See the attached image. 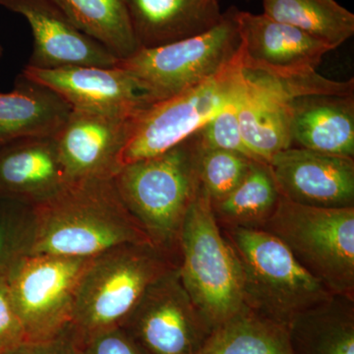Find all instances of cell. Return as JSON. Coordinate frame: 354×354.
I'll return each mask as SVG.
<instances>
[{
  "instance_id": "2e32d148",
  "label": "cell",
  "mask_w": 354,
  "mask_h": 354,
  "mask_svg": "<svg viewBox=\"0 0 354 354\" xmlns=\"http://www.w3.org/2000/svg\"><path fill=\"white\" fill-rule=\"evenodd\" d=\"M67 183L55 136L16 139L0 146L1 199L34 206Z\"/></svg>"
},
{
  "instance_id": "ffe728a7",
  "label": "cell",
  "mask_w": 354,
  "mask_h": 354,
  "mask_svg": "<svg viewBox=\"0 0 354 354\" xmlns=\"http://www.w3.org/2000/svg\"><path fill=\"white\" fill-rule=\"evenodd\" d=\"M71 109L57 93L21 74L11 92L0 93V141L55 136Z\"/></svg>"
},
{
  "instance_id": "ba28073f",
  "label": "cell",
  "mask_w": 354,
  "mask_h": 354,
  "mask_svg": "<svg viewBox=\"0 0 354 354\" xmlns=\"http://www.w3.org/2000/svg\"><path fill=\"white\" fill-rule=\"evenodd\" d=\"M244 71L239 55L213 78L169 99L149 104L134 121L120 158L122 165L155 157L189 138L241 95Z\"/></svg>"
},
{
  "instance_id": "9a60e30c",
  "label": "cell",
  "mask_w": 354,
  "mask_h": 354,
  "mask_svg": "<svg viewBox=\"0 0 354 354\" xmlns=\"http://www.w3.org/2000/svg\"><path fill=\"white\" fill-rule=\"evenodd\" d=\"M22 74L57 93L72 109L130 116L150 104L131 76L118 65H76L55 69L26 66Z\"/></svg>"
},
{
  "instance_id": "4316f807",
  "label": "cell",
  "mask_w": 354,
  "mask_h": 354,
  "mask_svg": "<svg viewBox=\"0 0 354 354\" xmlns=\"http://www.w3.org/2000/svg\"><path fill=\"white\" fill-rule=\"evenodd\" d=\"M253 162L255 160L241 153L203 148L199 165L200 181L212 205L221 201L239 186Z\"/></svg>"
},
{
  "instance_id": "f1b7e54d",
  "label": "cell",
  "mask_w": 354,
  "mask_h": 354,
  "mask_svg": "<svg viewBox=\"0 0 354 354\" xmlns=\"http://www.w3.org/2000/svg\"><path fill=\"white\" fill-rule=\"evenodd\" d=\"M26 342L24 328L17 315L6 277H0V351Z\"/></svg>"
},
{
  "instance_id": "5b68a950",
  "label": "cell",
  "mask_w": 354,
  "mask_h": 354,
  "mask_svg": "<svg viewBox=\"0 0 354 354\" xmlns=\"http://www.w3.org/2000/svg\"><path fill=\"white\" fill-rule=\"evenodd\" d=\"M178 271L209 330L244 306L241 266L202 185L181 228Z\"/></svg>"
},
{
  "instance_id": "d6a6232c",
  "label": "cell",
  "mask_w": 354,
  "mask_h": 354,
  "mask_svg": "<svg viewBox=\"0 0 354 354\" xmlns=\"http://www.w3.org/2000/svg\"><path fill=\"white\" fill-rule=\"evenodd\" d=\"M2 144H4L3 142L0 141V146H1Z\"/></svg>"
},
{
  "instance_id": "3957f363",
  "label": "cell",
  "mask_w": 354,
  "mask_h": 354,
  "mask_svg": "<svg viewBox=\"0 0 354 354\" xmlns=\"http://www.w3.org/2000/svg\"><path fill=\"white\" fill-rule=\"evenodd\" d=\"M177 266L149 242L121 244L94 256L77 288L66 332L80 344L121 327L149 286Z\"/></svg>"
},
{
  "instance_id": "44dd1931",
  "label": "cell",
  "mask_w": 354,
  "mask_h": 354,
  "mask_svg": "<svg viewBox=\"0 0 354 354\" xmlns=\"http://www.w3.org/2000/svg\"><path fill=\"white\" fill-rule=\"evenodd\" d=\"M293 354H354V298L332 295L288 325Z\"/></svg>"
},
{
  "instance_id": "7c38bea8",
  "label": "cell",
  "mask_w": 354,
  "mask_h": 354,
  "mask_svg": "<svg viewBox=\"0 0 354 354\" xmlns=\"http://www.w3.org/2000/svg\"><path fill=\"white\" fill-rule=\"evenodd\" d=\"M138 113L113 115L72 109L55 136L68 183L114 177Z\"/></svg>"
},
{
  "instance_id": "484cf974",
  "label": "cell",
  "mask_w": 354,
  "mask_h": 354,
  "mask_svg": "<svg viewBox=\"0 0 354 354\" xmlns=\"http://www.w3.org/2000/svg\"><path fill=\"white\" fill-rule=\"evenodd\" d=\"M34 232L32 205L0 198V277L30 255Z\"/></svg>"
},
{
  "instance_id": "9c48e42d",
  "label": "cell",
  "mask_w": 354,
  "mask_h": 354,
  "mask_svg": "<svg viewBox=\"0 0 354 354\" xmlns=\"http://www.w3.org/2000/svg\"><path fill=\"white\" fill-rule=\"evenodd\" d=\"M93 257L34 254L6 276L26 342L53 339L68 328L77 288Z\"/></svg>"
},
{
  "instance_id": "1f68e13d",
  "label": "cell",
  "mask_w": 354,
  "mask_h": 354,
  "mask_svg": "<svg viewBox=\"0 0 354 354\" xmlns=\"http://www.w3.org/2000/svg\"><path fill=\"white\" fill-rule=\"evenodd\" d=\"M2 55H3V48H2L1 44H0V58H1Z\"/></svg>"
},
{
  "instance_id": "8992f818",
  "label": "cell",
  "mask_w": 354,
  "mask_h": 354,
  "mask_svg": "<svg viewBox=\"0 0 354 354\" xmlns=\"http://www.w3.org/2000/svg\"><path fill=\"white\" fill-rule=\"evenodd\" d=\"M263 230L332 295L354 298V207L317 208L281 196Z\"/></svg>"
},
{
  "instance_id": "cb8c5ba5",
  "label": "cell",
  "mask_w": 354,
  "mask_h": 354,
  "mask_svg": "<svg viewBox=\"0 0 354 354\" xmlns=\"http://www.w3.org/2000/svg\"><path fill=\"white\" fill-rule=\"evenodd\" d=\"M281 194L265 162H253L243 180L227 196L212 205L218 227L263 230L278 206Z\"/></svg>"
},
{
  "instance_id": "7402d4cb",
  "label": "cell",
  "mask_w": 354,
  "mask_h": 354,
  "mask_svg": "<svg viewBox=\"0 0 354 354\" xmlns=\"http://www.w3.org/2000/svg\"><path fill=\"white\" fill-rule=\"evenodd\" d=\"M197 354H293L288 326L244 305L212 330Z\"/></svg>"
},
{
  "instance_id": "5bb4252c",
  "label": "cell",
  "mask_w": 354,
  "mask_h": 354,
  "mask_svg": "<svg viewBox=\"0 0 354 354\" xmlns=\"http://www.w3.org/2000/svg\"><path fill=\"white\" fill-rule=\"evenodd\" d=\"M0 6L20 14L31 27L32 51L27 66L113 67L120 62L104 46L81 32L53 0H0Z\"/></svg>"
},
{
  "instance_id": "6da1fadb",
  "label": "cell",
  "mask_w": 354,
  "mask_h": 354,
  "mask_svg": "<svg viewBox=\"0 0 354 354\" xmlns=\"http://www.w3.org/2000/svg\"><path fill=\"white\" fill-rule=\"evenodd\" d=\"M30 255L94 257L113 247L149 242L116 189L113 177L71 181L32 206Z\"/></svg>"
},
{
  "instance_id": "277c9868",
  "label": "cell",
  "mask_w": 354,
  "mask_h": 354,
  "mask_svg": "<svg viewBox=\"0 0 354 354\" xmlns=\"http://www.w3.org/2000/svg\"><path fill=\"white\" fill-rule=\"evenodd\" d=\"M221 232L241 266L243 304L256 313L288 326L332 295L266 230L234 227Z\"/></svg>"
},
{
  "instance_id": "4dcf8cb0",
  "label": "cell",
  "mask_w": 354,
  "mask_h": 354,
  "mask_svg": "<svg viewBox=\"0 0 354 354\" xmlns=\"http://www.w3.org/2000/svg\"><path fill=\"white\" fill-rule=\"evenodd\" d=\"M0 354H82V351L65 330L53 339L25 342L12 348L0 351Z\"/></svg>"
},
{
  "instance_id": "30bf717a",
  "label": "cell",
  "mask_w": 354,
  "mask_h": 354,
  "mask_svg": "<svg viewBox=\"0 0 354 354\" xmlns=\"http://www.w3.org/2000/svg\"><path fill=\"white\" fill-rule=\"evenodd\" d=\"M120 328L144 354H197L211 333L183 285L178 266L149 286Z\"/></svg>"
},
{
  "instance_id": "83f0119b",
  "label": "cell",
  "mask_w": 354,
  "mask_h": 354,
  "mask_svg": "<svg viewBox=\"0 0 354 354\" xmlns=\"http://www.w3.org/2000/svg\"><path fill=\"white\" fill-rule=\"evenodd\" d=\"M239 97L214 115L201 129L198 130V134L203 148L230 151L258 162L242 137L237 115Z\"/></svg>"
},
{
  "instance_id": "8fae6325",
  "label": "cell",
  "mask_w": 354,
  "mask_h": 354,
  "mask_svg": "<svg viewBox=\"0 0 354 354\" xmlns=\"http://www.w3.org/2000/svg\"><path fill=\"white\" fill-rule=\"evenodd\" d=\"M239 55L242 69L274 79L304 78L317 73L323 57L333 50L297 28L265 14L237 10Z\"/></svg>"
},
{
  "instance_id": "7a4b0ae2",
  "label": "cell",
  "mask_w": 354,
  "mask_h": 354,
  "mask_svg": "<svg viewBox=\"0 0 354 354\" xmlns=\"http://www.w3.org/2000/svg\"><path fill=\"white\" fill-rule=\"evenodd\" d=\"M203 147L198 131L167 152L122 165L118 194L153 246L179 263V239L200 188Z\"/></svg>"
},
{
  "instance_id": "d4e9b609",
  "label": "cell",
  "mask_w": 354,
  "mask_h": 354,
  "mask_svg": "<svg viewBox=\"0 0 354 354\" xmlns=\"http://www.w3.org/2000/svg\"><path fill=\"white\" fill-rule=\"evenodd\" d=\"M266 16L297 28L333 50L354 35V14L337 0H263Z\"/></svg>"
},
{
  "instance_id": "d6986e66",
  "label": "cell",
  "mask_w": 354,
  "mask_h": 354,
  "mask_svg": "<svg viewBox=\"0 0 354 354\" xmlns=\"http://www.w3.org/2000/svg\"><path fill=\"white\" fill-rule=\"evenodd\" d=\"M290 130L292 146L353 158V95L295 97L290 102Z\"/></svg>"
},
{
  "instance_id": "603a6c76",
  "label": "cell",
  "mask_w": 354,
  "mask_h": 354,
  "mask_svg": "<svg viewBox=\"0 0 354 354\" xmlns=\"http://www.w3.org/2000/svg\"><path fill=\"white\" fill-rule=\"evenodd\" d=\"M84 34L111 51L118 59L140 50L125 0H53Z\"/></svg>"
},
{
  "instance_id": "ac0fdd59",
  "label": "cell",
  "mask_w": 354,
  "mask_h": 354,
  "mask_svg": "<svg viewBox=\"0 0 354 354\" xmlns=\"http://www.w3.org/2000/svg\"><path fill=\"white\" fill-rule=\"evenodd\" d=\"M141 48H155L209 31L223 19L218 0H125Z\"/></svg>"
},
{
  "instance_id": "e0dca14e",
  "label": "cell",
  "mask_w": 354,
  "mask_h": 354,
  "mask_svg": "<svg viewBox=\"0 0 354 354\" xmlns=\"http://www.w3.org/2000/svg\"><path fill=\"white\" fill-rule=\"evenodd\" d=\"M274 79L244 71V85L237 101L242 137L256 160L269 164L277 153L292 147L290 102Z\"/></svg>"
},
{
  "instance_id": "4fadbf2b",
  "label": "cell",
  "mask_w": 354,
  "mask_h": 354,
  "mask_svg": "<svg viewBox=\"0 0 354 354\" xmlns=\"http://www.w3.org/2000/svg\"><path fill=\"white\" fill-rule=\"evenodd\" d=\"M279 194L317 208L354 207V158L290 147L269 162Z\"/></svg>"
},
{
  "instance_id": "f546056e",
  "label": "cell",
  "mask_w": 354,
  "mask_h": 354,
  "mask_svg": "<svg viewBox=\"0 0 354 354\" xmlns=\"http://www.w3.org/2000/svg\"><path fill=\"white\" fill-rule=\"evenodd\" d=\"M82 354H144L122 328H114L78 344Z\"/></svg>"
},
{
  "instance_id": "52a82bcc",
  "label": "cell",
  "mask_w": 354,
  "mask_h": 354,
  "mask_svg": "<svg viewBox=\"0 0 354 354\" xmlns=\"http://www.w3.org/2000/svg\"><path fill=\"white\" fill-rule=\"evenodd\" d=\"M239 9L232 6L209 31L155 48H141L118 66L136 83L149 104L164 101L213 78L239 53Z\"/></svg>"
}]
</instances>
